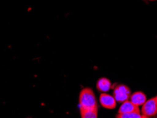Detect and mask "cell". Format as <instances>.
I'll return each mask as SVG.
<instances>
[{
  "label": "cell",
  "instance_id": "6da1fadb",
  "mask_svg": "<svg viewBox=\"0 0 157 118\" xmlns=\"http://www.w3.org/2000/svg\"><path fill=\"white\" fill-rule=\"evenodd\" d=\"M79 108L86 110L98 109L96 96L91 89L86 88L81 91L79 94Z\"/></svg>",
  "mask_w": 157,
  "mask_h": 118
},
{
  "label": "cell",
  "instance_id": "7a4b0ae2",
  "mask_svg": "<svg viewBox=\"0 0 157 118\" xmlns=\"http://www.w3.org/2000/svg\"><path fill=\"white\" fill-rule=\"evenodd\" d=\"M113 97L116 102L123 103L130 97V90L125 85H118L115 88Z\"/></svg>",
  "mask_w": 157,
  "mask_h": 118
},
{
  "label": "cell",
  "instance_id": "3957f363",
  "mask_svg": "<svg viewBox=\"0 0 157 118\" xmlns=\"http://www.w3.org/2000/svg\"><path fill=\"white\" fill-rule=\"evenodd\" d=\"M141 112L143 115L149 118L155 116L157 114V103L156 98L149 99L148 101L145 102V103L142 105Z\"/></svg>",
  "mask_w": 157,
  "mask_h": 118
},
{
  "label": "cell",
  "instance_id": "277c9868",
  "mask_svg": "<svg viewBox=\"0 0 157 118\" xmlns=\"http://www.w3.org/2000/svg\"><path fill=\"white\" fill-rule=\"evenodd\" d=\"M100 103L103 108L107 109H114L116 107V101L113 96L108 93H101L100 95Z\"/></svg>",
  "mask_w": 157,
  "mask_h": 118
},
{
  "label": "cell",
  "instance_id": "5b68a950",
  "mask_svg": "<svg viewBox=\"0 0 157 118\" xmlns=\"http://www.w3.org/2000/svg\"><path fill=\"white\" fill-rule=\"evenodd\" d=\"M133 112H140V110L138 106L134 105L130 101H126L123 102L118 110V113H128Z\"/></svg>",
  "mask_w": 157,
  "mask_h": 118
},
{
  "label": "cell",
  "instance_id": "8992f818",
  "mask_svg": "<svg viewBox=\"0 0 157 118\" xmlns=\"http://www.w3.org/2000/svg\"><path fill=\"white\" fill-rule=\"evenodd\" d=\"M130 101L136 106H142L147 101V97L142 92H135L130 97Z\"/></svg>",
  "mask_w": 157,
  "mask_h": 118
},
{
  "label": "cell",
  "instance_id": "52a82bcc",
  "mask_svg": "<svg viewBox=\"0 0 157 118\" xmlns=\"http://www.w3.org/2000/svg\"><path fill=\"white\" fill-rule=\"evenodd\" d=\"M96 88L99 91L105 93L111 88V82L106 78H101L96 84Z\"/></svg>",
  "mask_w": 157,
  "mask_h": 118
},
{
  "label": "cell",
  "instance_id": "ba28073f",
  "mask_svg": "<svg viewBox=\"0 0 157 118\" xmlns=\"http://www.w3.org/2000/svg\"><path fill=\"white\" fill-rule=\"evenodd\" d=\"M82 118H98V109L94 110H86L79 108Z\"/></svg>",
  "mask_w": 157,
  "mask_h": 118
},
{
  "label": "cell",
  "instance_id": "9c48e42d",
  "mask_svg": "<svg viewBox=\"0 0 157 118\" xmlns=\"http://www.w3.org/2000/svg\"><path fill=\"white\" fill-rule=\"evenodd\" d=\"M116 118H149L140 112H128V113H118Z\"/></svg>",
  "mask_w": 157,
  "mask_h": 118
},
{
  "label": "cell",
  "instance_id": "30bf717a",
  "mask_svg": "<svg viewBox=\"0 0 157 118\" xmlns=\"http://www.w3.org/2000/svg\"><path fill=\"white\" fill-rule=\"evenodd\" d=\"M156 103H157V96L156 97Z\"/></svg>",
  "mask_w": 157,
  "mask_h": 118
},
{
  "label": "cell",
  "instance_id": "8fae6325",
  "mask_svg": "<svg viewBox=\"0 0 157 118\" xmlns=\"http://www.w3.org/2000/svg\"><path fill=\"white\" fill-rule=\"evenodd\" d=\"M151 1H154V0H151Z\"/></svg>",
  "mask_w": 157,
  "mask_h": 118
}]
</instances>
